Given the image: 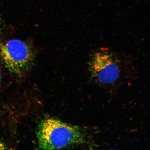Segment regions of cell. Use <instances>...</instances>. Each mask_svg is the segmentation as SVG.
<instances>
[{
  "instance_id": "obj_1",
  "label": "cell",
  "mask_w": 150,
  "mask_h": 150,
  "mask_svg": "<svg viewBox=\"0 0 150 150\" xmlns=\"http://www.w3.org/2000/svg\"><path fill=\"white\" fill-rule=\"evenodd\" d=\"M37 138L39 150H57L86 143L83 130L54 118H44L38 124Z\"/></svg>"
},
{
  "instance_id": "obj_2",
  "label": "cell",
  "mask_w": 150,
  "mask_h": 150,
  "mask_svg": "<svg viewBox=\"0 0 150 150\" xmlns=\"http://www.w3.org/2000/svg\"><path fill=\"white\" fill-rule=\"evenodd\" d=\"M121 59L106 50H100L93 54L89 64L91 76L97 83L104 86L118 83L123 76Z\"/></svg>"
},
{
  "instance_id": "obj_3",
  "label": "cell",
  "mask_w": 150,
  "mask_h": 150,
  "mask_svg": "<svg viewBox=\"0 0 150 150\" xmlns=\"http://www.w3.org/2000/svg\"><path fill=\"white\" fill-rule=\"evenodd\" d=\"M0 58L11 73L21 75L32 66L34 55L27 43L14 39L4 43L0 40Z\"/></svg>"
},
{
  "instance_id": "obj_4",
  "label": "cell",
  "mask_w": 150,
  "mask_h": 150,
  "mask_svg": "<svg viewBox=\"0 0 150 150\" xmlns=\"http://www.w3.org/2000/svg\"><path fill=\"white\" fill-rule=\"evenodd\" d=\"M0 150H8L6 145L0 140Z\"/></svg>"
},
{
  "instance_id": "obj_5",
  "label": "cell",
  "mask_w": 150,
  "mask_h": 150,
  "mask_svg": "<svg viewBox=\"0 0 150 150\" xmlns=\"http://www.w3.org/2000/svg\"><path fill=\"white\" fill-rule=\"evenodd\" d=\"M2 25V21L1 20V18H0V30H1V28Z\"/></svg>"
},
{
  "instance_id": "obj_6",
  "label": "cell",
  "mask_w": 150,
  "mask_h": 150,
  "mask_svg": "<svg viewBox=\"0 0 150 150\" xmlns=\"http://www.w3.org/2000/svg\"><path fill=\"white\" fill-rule=\"evenodd\" d=\"M1 72H0V84H1Z\"/></svg>"
}]
</instances>
